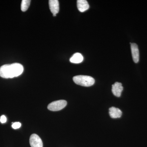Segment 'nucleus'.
<instances>
[{
    "label": "nucleus",
    "instance_id": "obj_11",
    "mask_svg": "<svg viewBox=\"0 0 147 147\" xmlns=\"http://www.w3.org/2000/svg\"><path fill=\"white\" fill-rule=\"evenodd\" d=\"M30 3L31 1L30 0H23L21 4V9L22 11H26L30 6Z\"/></svg>",
    "mask_w": 147,
    "mask_h": 147
},
{
    "label": "nucleus",
    "instance_id": "obj_10",
    "mask_svg": "<svg viewBox=\"0 0 147 147\" xmlns=\"http://www.w3.org/2000/svg\"><path fill=\"white\" fill-rule=\"evenodd\" d=\"M84 57L82 54L79 53H75L70 59V62L74 63H82Z\"/></svg>",
    "mask_w": 147,
    "mask_h": 147
},
{
    "label": "nucleus",
    "instance_id": "obj_2",
    "mask_svg": "<svg viewBox=\"0 0 147 147\" xmlns=\"http://www.w3.org/2000/svg\"><path fill=\"white\" fill-rule=\"evenodd\" d=\"M74 82L77 85L85 87L92 86L95 83V80L93 77L86 75H78L73 78Z\"/></svg>",
    "mask_w": 147,
    "mask_h": 147
},
{
    "label": "nucleus",
    "instance_id": "obj_3",
    "mask_svg": "<svg viewBox=\"0 0 147 147\" xmlns=\"http://www.w3.org/2000/svg\"><path fill=\"white\" fill-rule=\"evenodd\" d=\"M67 104L65 100H56L51 102L47 106V109L52 111H58L62 110L65 108Z\"/></svg>",
    "mask_w": 147,
    "mask_h": 147
},
{
    "label": "nucleus",
    "instance_id": "obj_5",
    "mask_svg": "<svg viewBox=\"0 0 147 147\" xmlns=\"http://www.w3.org/2000/svg\"><path fill=\"white\" fill-rule=\"evenodd\" d=\"M132 59L135 63H138L139 60V53L138 45L134 43H130Z\"/></svg>",
    "mask_w": 147,
    "mask_h": 147
},
{
    "label": "nucleus",
    "instance_id": "obj_14",
    "mask_svg": "<svg viewBox=\"0 0 147 147\" xmlns=\"http://www.w3.org/2000/svg\"><path fill=\"white\" fill-rule=\"evenodd\" d=\"M53 16H56V14H53Z\"/></svg>",
    "mask_w": 147,
    "mask_h": 147
},
{
    "label": "nucleus",
    "instance_id": "obj_7",
    "mask_svg": "<svg viewBox=\"0 0 147 147\" xmlns=\"http://www.w3.org/2000/svg\"><path fill=\"white\" fill-rule=\"evenodd\" d=\"M49 7L53 14H57L59 11V5L58 0H50L49 1Z\"/></svg>",
    "mask_w": 147,
    "mask_h": 147
},
{
    "label": "nucleus",
    "instance_id": "obj_13",
    "mask_svg": "<svg viewBox=\"0 0 147 147\" xmlns=\"http://www.w3.org/2000/svg\"><path fill=\"white\" fill-rule=\"evenodd\" d=\"M7 121V118L5 115H2L1 116L0 118V122L2 123H5Z\"/></svg>",
    "mask_w": 147,
    "mask_h": 147
},
{
    "label": "nucleus",
    "instance_id": "obj_12",
    "mask_svg": "<svg viewBox=\"0 0 147 147\" xmlns=\"http://www.w3.org/2000/svg\"><path fill=\"white\" fill-rule=\"evenodd\" d=\"M21 126V124L20 122H15L13 123L12 124V128L14 129H17L20 128Z\"/></svg>",
    "mask_w": 147,
    "mask_h": 147
},
{
    "label": "nucleus",
    "instance_id": "obj_6",
    "mask_svg": "<svg viewBox=\"0 0 147 147\" xmlns=\"http://www.w3.org/2000/svg\"><path fill=\"white\" fill-rule=\"evenodd\" d=\"M123 89L121 83L117 82L112 85V92L113 94L117 97H120L121 96Z\"/></svg>",
    "mask_w": 147,
    "mask_h": 147
},
{
    "label": "nucleus",
    "instance_id": "obj_1",
    "mask_svg": "<svg viewBox=\"0 0 147 147\" xmlns=\"http://www.w3.org/2000/svg\"><path fill=\"white\" fill-rule=\"evenodd\" d=\"M24 67L18 63L4 65L0 67V76L5 79L20 76L24 71Z\"/></svg>",
    "mask_w": 147,
    "mask_h": 147
},
{
    "label": "nucleus",
    "instance_id": "obj_4",
    "mask_svg": "<svg viewBox=\"0 0 147 147\" xmlns=\"http://www.w3.org/2000/svg\"><path fill=\"white\" fill-rule=\"evenodd\" d=\"M30 144L31 147H43V144L40 137L36 134L31 135Z\"/></svg>",
    "mask_w": 147,
    "mask_h": 147
},
{
    "label": "nucleus",
    "instance_id": "obj_9",
    "mask_svg": "<svg viewBox=\"0 0 147 147\" xmlns=\"http://www.w3.org/2000/svg\"><path fill=\"white\" fill-rule=\"evenodd\" d=\"M121 111L115 107H112L109 108V115L112 118H119L122 116Z\"/></svg>",
    "mask_w": 147,
    "mask_h": 147
},
{
    "label": "nucleus",
    "instance_id": "obj_8",
    "mask_svg": "<svg viewBox=\"0 0 147 147\" xmlns=\"http://www.w3.org/2000/svg\"><path fill=\"white\" fill-rule=\"evenodd\" d=\"M77 6L78 10L80 12H84L89 8V5L86 0H78Z\"/></svg>",
    "mask_w": 147,
    "mask_h": 147
}]
</instances>
